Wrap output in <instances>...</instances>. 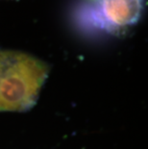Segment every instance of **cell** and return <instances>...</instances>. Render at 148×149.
Segmentation results:
<instances>
[{
	"instance_id": "cell-1",
	"label": "cell",
	"mask_w": 148,
	"mask_h": 149,
	"mask_svg": "<svg viewBox=\"0 0 148 149\" xmlns=\"http://www.w3.org/2000/svg\"><path fill=\"white\" fill-rule=\"evenodd\" d=\"M50 66L30 54L0 50V112H24L36 104Z\"/></svg>"
},
{
	"instance_id": "cell-2",
	"label": "cell",
	"mask_w": 148,
	"mask_h": 149,
	"mask_svg": "<svg viewBox=\"0 0 148 149\" xmlns=\"http://www.w3.org/2000/svg\"><path fill=\"white\" fill-rule=\"evenodd\" d=\"M144 5L145 0H79L72 18L85 33L121 37L138 24Z\"/></svg>"
}]
</instances>
